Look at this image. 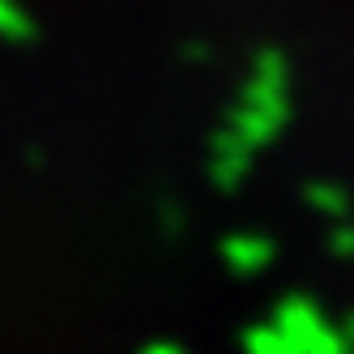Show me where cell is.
<instances>
[{
	"label": "cell",
	"instance_id": "cell-1",
	"mask_svg": "<svg viewBox=\"0 0 354 354\" xmlns=\"http://www.w3.org/2000/svg\"><path fill=\"white\" fill-rule=\"evenodd\" d=\"M226 129H231L252 154L273 145L290 124V60L282 47H257V56L248 64V77L239 86L235 107L226 111Z\"/></svg>",
	"mask_w": 354,
	"mask_h": 354
},
{
	"label": "cell",
	"instance_id": "cell-7",
	"mask_svg": "<svg viewBox=\"0 0 354 354\" xmlns=\"http://www.w3.org/2000/svg\"><path fill=\"white\" fill-rule=\"evenodd\" d=\"M184 60H192V64H196V60H209V47H205V43H188V47H184Z\"/></svg>",
	"mask_w": 354,
	"mask_h": 354
},
{
	"label": "cell",
	"instance_id": "cell-4",
	"mask_svg": "<svg viewBox=\"0 0 354 354\" xmlns=\"http://www.w3.org/2000/svg\"><path fill=\"white\" fill-rule=\"evenodd\" d=\"M303 201H308L316 214L333 218V222H346V214H350V192L333 180H308L303 184Z\"/></svg>",
	"mask_w": 354,
	"mask_h": 354
},
{
	"label": "cell",
	"instance_id": "cell-2",
	"mask_svg": "<svg viewBox=\"0 0 354 354\" xmlns=\"http://www.w3.org/2000/svg\"><path fill=\"white\" fill-rule=\"evenodd\" d=\"M252 158H257V154H252V149H248L231 129H226V124H218L214 137H209V162H205L214 188H218V192H235V188L248 180Z\"/></svg>",
	"mask_w": 354,
	"mask_h": 354
},
{
	"label": "cell",
	"instance_id": "cell-5",
	"mask_svg": "<svg viewBox=\"0 0 354 354\" xmlns=\"http://www.w3.org/2000/svg\"><path fill=\"white\" fill-rule=\"evenodd\" d=\"M0 35H5L13 47H26V43L39 39V26L17 0H0Z\"/></svg>",
	"mask_w": 354,
	"mask_h": 354
},
{
	"label": "cell",
	"instance_id": "cell-6",
	"mask_svg": "<svg viewBox=\"0 0 354 354\" xmlns=\"http://www.w3.org/2000/svg\"><path fill=\"white\" fill-rule=\"evenodd\" d=\"M328 252L333 257H354V222H333V231H328Z\"/></svg>",
	"mask_w": 354,
	"mask_h": 354
},
{
	"label": "cell",
	"instance_id": "cell-3",
	"mask_svg": "<svg viewBox=\"0 0 354 354\" xmlns=\"http://www.w3.org/2000/svg\"><path fill=\"white\" fill-rule=\"evenodd\" d=\"M222 261L235 273H261L273 261V239H265L257 231H235L222 239Z\"/></svg>",
	"mask_w": 354,
	"mask_h": 354
}]
</instances>
